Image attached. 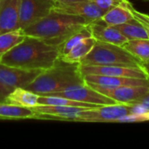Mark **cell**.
I'll return each mask as SVG.
<instances>
[{"label":"cell","instance_id":"6da1fadb","mask_svg":"<svg viewBox=\"0 0 149 149\" xmlns=\"http://www.w3.org/2000/svg\"><path fill=\"white\" fill-rule=\"evenodd\" d=\"M60 58L58 46L39 38L25 36L24 40L7 52L0 63L25 69L46 70Z\"/></svg>","mask_w":149,"mask_h":149},{"label":"cell","instance_id":"7a4b0ae2","mask_svg":"<svg viewBox=\"0 0 149 149\" xmlns=\"http://www.w3.org/2000/svg\"><path fill=\"white\" fill-rule=\"evenodd\" d=\"M90 23L85 17L52 10L45 17L22 30L25 36L34 37L50 45L59 46L72 34Z\"/></svg>","mask_w":149,"mask_h":149},{"label":"cell","instance_id":"3957f363","mask_svg":"<svg viewBox=\"0 0 149 149\" xmlns=\"http://www.w3.org/2000/svg\"><path fill=\"white\" fill-rule=\"evenodd\" d=\"M79 64L58 59L53 66L44 70L26 88L38 95H53L69 86L84 83Z\"/></svg>","mask_w":149,"mask_h":149},{"label":"cell","instance_id":"277c9868","mask_svg":"<svg viewBox=\"0 0 149 149\" xmlns=\"http://www.w3.org/2000/svg\"><path fill=\"white\" fill-rule=\"evenodd\" d=\"M86 65H120L141 67V62L121 45L96 41L90 52L80 61Z\"/></svg>","mask_w":149,"mask_h":149},{"label":"cell","instance_id":"5b68a950","mask_svg":"<svg viewBox=\"0 0 149 149\" xmlns=\"http://www.w3.org/2000/svg\"><path fill=\"white\" fill-rule=\"evenodd\" d=\"M131 115H134V105H103L86 109L79 122H120L123 118Z\"/></svg>","mask_w":149,"mask_h":149},{"label":"cell","instance_id":"8992f818","mask_svg":"<svg viewBox=\"0 0 149 149\" xmlns=\"http://www.w3.org/2000/svg\"><path fill=\"white\" fill-rule=\"evenodd\" d=\"M86 85L98 93L115 100L120 104H137L149 93V86H124L119 87H109L91 83H86Z\"/></svg>","mask_w":149,"mask_h":149},{"label":"cell","instance_id":"52a82bcc","mask_svg":"<svg viewBox=\"0 0 149 149\" xmlns=\"http://www.w3.org/2000/svg\"><path fill=\"white\" fill-rule=\"evenodd\" d=\"M43 70L25 69L0 63V84L11 92L15 88H26Z\"/></svg>","mask_w":149,"mask_h":149},{"label":"cell","instance_id":"ba28073f","mask_svg":"<svg viewBox=\"0 0 149 149\" xmlns=\"http://www.w3.org/2000/svg\"><path fill=\"white\" fill-rule=\"evenodd\" d=\"M53 0H20L19 27L24 29L47 16L55 7Z\"/></svg>","mask_w":149,"mask_h":149},{"label":"cell","instance_id":"9c48e42d","mask_svg":"<svg viewBox=\"0 0 149 149\" xmlns=\"http://www.w3.org/2000/svg\"><path fill=\"white\" fill-rule=\"evenodd\" d=\"M53 96H60L68 98L71 100L95 104V105H110V104H117V102L100 93L91 88L89 86L86 85V82L82 84L74 85L69 86L58 93L53 94ZM120 104V103H119Z\"/></svg>","mask_w":149,"mask_h":149},{"label":"cell","instance_id":"30bf717a","mask_svg":"<svg viewBox=\"0 0 149 149\" xmlns=\"http://www.w3.org/2000/svg\"><path fill=\"white\" fill-rule=\"evenodd\" d=\"M79 70L83 76L87 74H94L149 79L148 75L141 67L120 65H86L79 64Z\"/></svg>","mask_w":149,"mask_h":149},{"label":"cell","instance_id":"8fae6325","mask_svg":"<svg viewBox=\"0 0 149 149\" xmlns=\"http://www.w3.org/2000/svg\"><path fill=\"white\" fill-rule=\"evenodd\" d=\"M36 119H53L62 120L79 121L88 108L74 107L65 106H52V105H38L32 108Z\"/></svg>","mask_w":149,"mask_h":149},{"label":"cell","instance_id":"7c38bea8","mask_svg":"<svg viewBox=\"0 0 149 149\" xmlns=\"http://www.w3.org/2000/svg\"><path fill=\"white\" fill-rule=\"evenodd\" d=\"M56 11L79 16L93 22L94 20L100 19L105 11L100 9L92 0L72 2V3H59L56 2L53 9Z\"/></svg>","mask_w":149,"mask_h":149},{"label":"cell","instance_id":"4fadbf2b","mask_svg":"<svg viewBox=\"0 0 149 149\" xmlns=\"http://www.w3.org/2000/svg\"><path fill=\"white\" fill-rule=\"evenodd\" d=\"M88 26L91 31L92 37L94 38L96 41L122 45L128 40L114 26L107 24L101 19L91 22Z\"/></svg>","mask_w":149,"mask_h":149},{"label":"cell","instance_id":"5bb4252c","mask_svg":"<svg viewBox=\"0 0 149 149\" xmlns=\"http://www.w3.org/2000/svg\"><path fill=\"white\" fill-rule=\"evenodd\" d=\"M20 0H0V34L19 27Z\"/></svg>","mask_w":149,"mask_h":149},{"label":"cell","instance_id":"9a60e30c","mask_svg":"<svg viewBox=\"0 0 149 149\" xmlns=\"http://www.w3.org/2000/svg\"><path fill=\"white\" fill-rule=\"evenodd\" d=\"M86 83L96 84L109 87H119L124 86H149V79L127 78V77H116V76H104L87 74L84 75Z\"/></svg>","mask_w":149,"mask_h":149},{"label":"cell","instance_id":"2e32d148","mask_svg":"<svg viewBox=\"0 0 149 149\" xmlns=\"http://www.w3.org/2000/svg\"><path fill=\"white\" fill-rule=\"evenodd\" d=\"M132 6L129 0H122L119 4L107 10L100 19L107 24L113 26L127 23L134 18L131 10Z\"/></svg>","mask_w":149,"mask_h":149},{"label":"cell","instance_id":"e0dca14e","mask_svg":"<svg viewBox=\"0 0 149 149\" xmlns=\"http://www.w3.org/2000/svg\"><path fill=\"white\" fill-rule=\"evenodd\" d=\"M39 95L27 88L17 87L12 90L6 98V102L23 107L32 108L38 105Z\"/></svg>","mask_w":149,"mask_h":149},{"label":"cell","instance_id":"ac0fdd59","mask_svg":"<svg viewBox=\"0 0 149 149\" xmlns=\"http://www.w3.org/2000/svg\"><path fill=\"white\" fill-rule=\"evenodd\" d=\"M96 40L94 38L90 37L83 39L78 45H76L68 53L62 56L60 59L68 63H78L79 64L80 61L90 52L93 49V45H95Z\"/></svg>","mask_w":149,"mask_h":149},{"label":"cell","instance_id":"d6986e66","mask_svg":"<svg viewBox=\"0 0 149 149\" xmlns=\"http://www.w3.org/2000/svg\"><path fill=\"white\" fill-rule=\"evenodd\" d=\"M35 112L27 107L0 102V119H35Z\"/></svg>","mask_w":149,"mask_h":149},{"label":"cell","instance_id":"ffe728a7","mask_svg":"<svg viewBox=\"0 0 149 149\" xmlns=\"http://www.w3.org/2000/svg\"><path fill=\"white\" fill-rule=\"evenodd\" d=\"M121 46L141 63L149 60V38L127 40Z\"/></svg>","mask_w":149,"mask_h":149},{"label":"cell","instance_id":"44dd1931","mask_svg":"<svg viewBox=\"0 0 149 149\" xmlns=\"http://www.w3.org/2000/svg\"><path fill=\"white\" fill-rule=\"evenodd\" d=\"M114 27L128 40L148 38L146 30L135 18L130 20L127 23L115 25Z\"/></svg>","mask_w":149,"mask_h":149},{"label":"cell","instance_id":"7402d4cb","mask_svg":"<svg viewBox=\"0 0 149 149\" xmlns=\"http://www.w3.org/2000/svg\"><path fill=\"white\" fill-rule=\"evenodd\" d=\"M25 34L22 29L8 31L0 34V59L1 58L14 46L24 40Z\"/></svg>","mask_w":149,"mask_h":149},{"label":"cell","instance_id":"603a6c76","mask_svg":"<svg viewBox=\"0 0 149 149\" xmlns=\"http://www.w3.org/2000/svg\"><path fill=\"white\" fill-rule=\"evenodd\" d=\"M90 37H92V33H91V31H90L88 25H86L80 31L72 34L70 38H68L65 42H63L58 46L59 52H60V58L62 56L65 55L66 53H68L76 45H78L83 39H85L86 38H90Z\"/></svg>","mask_w":149,"mask_h":149},{"label":"cell","instance_id":"cb8c5ba5","mask_svg":"<svg viewBox=\"0 0 149 149\" xmlns=\"http://www.w3.org/2000/svg\"><path fill=\"white\" fill-rule=\"evenodd\" d=\"M131 10L133 13L134 17L144 27V29L146 30L148 36L149 38V15L147 13L141 12L138 10H136L134 6L131 7Z\"/></svg>","mask_w":149,"mask_h":149},{"label":"cell","instance_id":"d4e9b609","mask_svg":"<svg viewBox=\"0 0 149 149\" xmlns=\"http://www.w3.org/2000/svg\"><path fill=\"white\" fill-rule=\"evenodd\" d=\"M92 1L106 12L107 10H110L113 6L119 4L122 0H92Z\"/></svg>","mask_w":149,"mask_h":149},{"label":"cell","instance_id":"484cf974","mask_svg":"<svg viewBox=\"0 0 149 149\" xmlns=\"http://www.w3.org/2000/svg\"><path fill=\"white\" fill-rule=\"evenodd\" d=\"M142 121H149V111L139 115L127 116L120 120V122H142Z\"/></svg>","mask_w":149,"mask_h":149},{"label":"cell","instance_id":"4316f807","mask_svg":"<svg viewBox=\"0 0 149 149\" xmlns=\"http://www.w3.org/2000/svg\"><path fill=\"white\" fill-rule=\"evenodd\" d=\"M135 105H137L143 113L149 111V93Z\"/></svg>","mask_w":149,"mask_h":149},{"label":"cell","instance_id":"83f0119b","mask_svg":"<svg viewBox=\"0 0 149 149\" xmlns=\"http://www.w3.org/2000/svg\"><path fill=\"white\" fill-rule=\"evenodd\" d=\"M10 92L0 84V102H6V98Z\"/></svg>","mask_w":149,"mask_h":149},{"label":"cell","instance_id":"f1b7e54d","mask_svg":"<svg viewBox=\"0 0 149 149\" xmlns=\"http://www.w3.org/2000/svg\"><path fill=\"white\" fill-rule=\"evenodd\" d=\"M141 68L147 72V74L149 77V60L146 61V62H142L141 63Z\"/></svg>","mask_w":149,"mask_h":149},{"label":"cell","instance_id":"f546056e","mask_svg":"<svg viewBox=\"0 0 149 149\" xmlns=\"http://www.w3.org/2000/svg\"><path fill=\"white\" fill-rule=\"evenodd\" d=\"M81 1H88V0H57L56 2H59V3H72V2H81Z\"/></svg>","mask_w":149,"mask_h":149},{"label":"cell","instance_id":"4dcf8cb0","mask_svg":"<svg viewBox=\"0 0 149 149\" xmlns=\"http://www.w3.org/2000/svg\"><path fill=\"white\" fill-rule=\"evenodd\" d=\"M144 1H147V2H149V0H144Z\"/></svg>","mask_w":149,"mask_h":149},{"label":"cell","instance_id":"1f68e13d","mask_svg":"<svg viewBox=\"0 0 149 149\" xmlns=\"http://www.w3.org/2000/svg\"><path fill=\"white\" fill-rule=\"evenodd\" d=\"M53 1H55V2H56V1H57V0H53Z\"/></svg>","mask_w":149,"mask_h":149}]
</instances>
